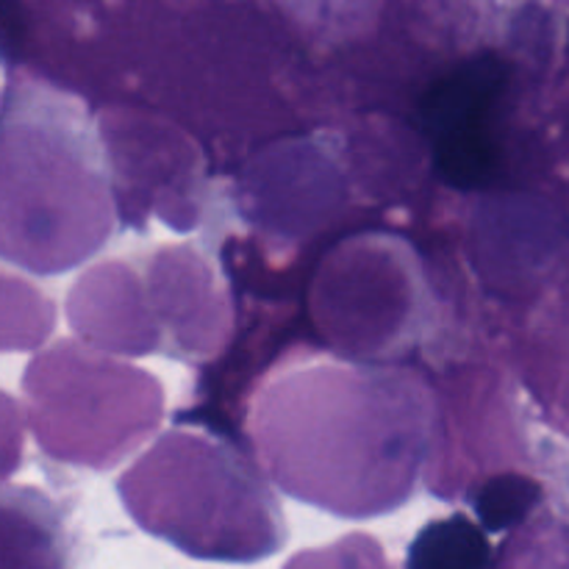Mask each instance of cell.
<instances>
[{
	"instance_id": "obj_1",
	"label": "cell",
	"mask_w": 569,
	"mask_h": 569,
	"mask_svg": "<svg viewBox=\"0 0 569 569\" xmlns=\"http://www.w3.org/2000/svg\"><path fill=\"white\" fill-rule=\"evenodd\" d=\"M431 431L426 387L392 370L315 365L261 389L259 453L295 500L348 520L409 503Z\"/></svg>"
},
{
	"instance_id": "obj_2",
	"label": "cell",
	"mask_w": 569,
	"mask_h": 569,
	"mask_svg": "<svg viewBox=\"0 0 569 569\" xmlns=\"http://www.w3.org/2000/svg\"><path fill=\"white\" fill-rule=\"evenodd\" d=\"M114 231L109 176L76 100L17 78L0 106V259L59 276Z\"/></svg>"
},
{
	"instance_id": "obj_3",
	"label": "cell",
	"mask_w": 569,
	"mask_h": 569,
	"mask_svg": "<svg viewBox=\"0 0 569 569\" xmlns=\"http://www.w3.org/2000/svg\"><path fill=\"white\" fill-rule=\"evenodd\" d=\"M142 531L200 561L253 565L287 545L281 506L259 472L203 431H170L117 483Z\"/></svg>"
},
{
	"instance_id": "obj_4",
	"label": "cell",
	"mask_w": 569,
	"mask_h": 569,
	"mask_svg": "<svg viewBox=\"0 0 569 569\" xmlns=\"http://www.w3.org/2000/svg\"><path fill=\"white\" fill-rule=\"evenodd\" d=\"M39 448L64 465L106 470L131 453L161 420V383L114 365L72 339L39 353L22 376Z\"/></svg>"
},
{
	"instance_id": "obj_5",
	"label": "cell",
	"mask_w": 569,
	"mask_h": 569,
	"mask_svg": "<svg viewBox=\"0 0 569 569\" xmlns=\"http://www.w3.org/2000/svg\"><path fill=\"white\" fill-rule=\"evenodd\" d=\"M0 569H72L64 511L39 489H0Z\"/></svg>"
},
{
	"instance_id": "obj_6",
	"label": "cell",
	"mask_w": 569,
	"mask_h": 569,
	"mask_svg": "<svg viewBox=\"0 0 569 569\" xmlns=\"http://www.w3.org/2000/svg\"><path fill=\"white\" fill-rule=\"evenodd\" d=\"M492 548L476 522L465 515L433 520L409 548L406 569H492Z\"/></svg>"
},
{
	"instance_id": "obj_7",
	"label": "cell",
	"mask_w": 569,
	"mask_h": 569,
	"mask_svg": "<svg viewBox=\"0 0 569 569\" xmlns=\"http://www.w3.org/2000/svg\"><path fill=\"white\" fill-rule=\"evenodd\" d=\"M53 328V300L33 283L0 270V353L37 350Z\"/></svg>"
},
{
	"instance_id": "obj_8",
	"label": "cell",
	"mask_w": 569,
	"mask_h": 569,
	"mask_svg": "<svg viewBox=\"0 0 569 569\" xmlns=\"http://www.w3.org/2000/svg\"><path fill=\"white\" fill-rule=\"evenodd\" d=\"M492 569H569V522L533 515L500 545Z\"/></svg>"
},
{
	"instance_id": "obj_9",
	"label": "cell",
	"mask_w": 569,
	"mask_h": 569,
	"mask_svg": "<svg viewBox=\"0 0 569 569\" xmlns=\"http://www.w3.org/2000/svg\"><path fill=\"white\" fill-rule=\"evenodd\" d=\"M283 569H395L381 542L367 533H350L328 548L303 550L292 556Z\"/></svg>"
},
{
	"instance_id": "obj_10",
	"label": "cell",
	"mask_w": 569,
	"mask_h": 569,
	"mask_svg": "<svg viewBox=\"0 0 569 569\" xmlns=\"http://www.w3.org/2000/svg\"><path fill=\"white\" fill-rule=\"evenodd\" d=\"M22 465V415L11 395L0 389V483Z\"/></svg>"
},
{
	"instance_id": "obj_11",
	"label": "cell",
	"mask_w": 569,
	"mask_h": 569,
	"mask_svg": "<svg viewBox=\"0 0 569 569\" xmlns=\"http://www.w3.org/2000/svg\"><path fill=\"white\" fill-rule=\"evenodd\" d=\"M553 6H559V9H567L569 11V0H550Z\"/></svg>"
}]
</instances>
